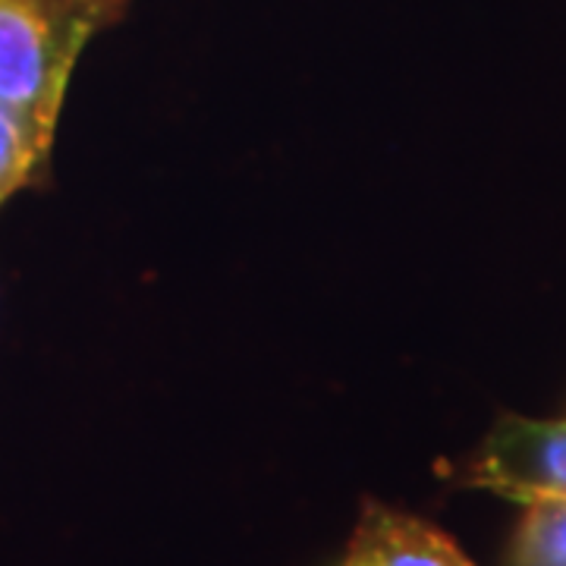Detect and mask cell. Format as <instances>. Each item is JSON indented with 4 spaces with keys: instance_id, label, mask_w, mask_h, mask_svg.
Listing matches in <instances>:
<instances>
[{
    "instance_id": "cell-1",
    "label": "cell",
    "mask_w": 566,
    "mask_h": 566,
    "mask_svg": "<svg viewBox=\"0 0 566 566\" xmlns=\"http://www.w3.org/2000/svg\"><path fill=\"white\" fill-rule=\"evenodd\" d=\"M117 10L111 0H0V107L44 151L85 41Z\"/></svg>"
},
{
    "instance_id": "cell-2",
    "label": "cell",
    "mask_w": 566,
    "mask_h": 566,
    "mask_svg": "<svg viewBox=\"0 0 566 566\" xmlns=\"http://www.w3.org/2000/svg\"><path fill=\"white\" fill-rule=\"evenodd\" d=\"M465 482L516 501L538 494L566 497V422L497 419L465 465Z\"/></svg>"
},
{
    "instance_id": "cell-3",
    "label": "cell",
    "mask_w": 566,
    "mask_h": 566,
    "mask_svg": "<svg viewBox=\"0 0 566 566\" xmlns=\"http://www.w3.org/2000/svg\"><path fill=\"white\" fill-rule=\"evenodd\" d=\"M346 566H475L444 532L381 504H365Z\"/></svg>"
},
{
    "instance_id": "cell-4",
    "label": "cell",
    "mask_w": 566,
    "mask_h": 566,
    "mask_svg": "<svg viewBox=\"0 0 566 566\" xmlns=\"http://www.w3.org/2000/svg\"><path fill=\"white\" fill-rule=\"evenodd\" d=\"M513 542V566H566V497H528Z\"/></svg>"
},
{
    "instance_id": "cell-5",
    "label": "cell",
    "mask_w": 566,
    "mask_h": 566,
    "mask_svg": "<svg viewBox=\"0 0 566 566\" xmlns=\"http://www.w3.org/2000/svg\"><path fill=\"white\" fill-rule=\"evenodd\" d=\"M44 158L48 151L29 136V129L0 107V205L32 180Z\"/></svg>"
},
{
    "instance_id": "cell-6",
    "label": "cell",
    "mask_w": 566,
    "mask_h": 566,
    "mask_svg": "<svg viewBox=\"0 0 566 566\" xmlns=\"http://www.w3.org/2000/svg\"><path fill=\"white\" fill-rule=\"evenodd\" d=\"M111 3H117V7H123V3H126V0H111Z\"/></svg>"
}]
</instances>
